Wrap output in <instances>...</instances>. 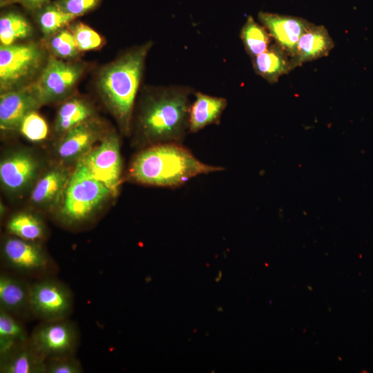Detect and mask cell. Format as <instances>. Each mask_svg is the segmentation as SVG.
Segmentation results:
<instances>
[{"label":"cell","instance_id":"23","mask_svg":"<svg viewBox=\"0 0 373 373\" xmlns=\"http://www.w3.org/2000/svg\"><path fill=\"white\" fill-rule=\"evenodd\" d=\"M93 109L84 100L70 99L59 108L55 124V131L64 135L71 128L90 119Z\"/></svg>","mask_w":373,"mask_h":373},{"label":"cell","instance_id":"24","mask_svg":"<svg viewBox=\"0 0 373 373\" xmlns=\"http://www.w3.org/2000/svg\"><path fill=\"white\" fill-rule=\"evenodd\" d=\"M240 38L247 53L254 57L265 52L270 46L271 36L267 30L249 16L240 31Z\"/></svg>","mask_w":373,"mask_h":373},{"label":"cell","instance_id":"26","mask_svg":"<svg viewBox=\"0 0 373 373\" xmlns=\"http://www.w3.org/2000/svg\"><path fill=\"white\" fill-rule=\"evenodd\" d=\"M41 8L38 20L41 31L46 37L55 35L76 18L61 10L54 3L46 4Z\"/></svg>","mask_w":373,"mask_h":373},{"label":"cell","instance_id":"10","mask_svg":"<svg viewBox=\"0 0 373 373\" xmlns=\"http://www.w3.org/2000/svg\"><path fill=\"white\" fill-rule=\"evenodd\" d=\"M80 162L91 175L108 186L115 195L122 171L119 141L115 133L105 136Z\"/></svg>","mask_w":373,"mask_h":373},{"label":"cell","instance_id":"27","mask_svg":"<svg viewBox=\"0 0 373 373\" xmlns=\"http://www.w3.org/2000/svg\"><path fill=\"white\" fill-rule=\"evenodd\" d=\"M18 131L29 141L39 142L47 137L48 126L45 119L33 111L26 115Z\"/></svg>","mask_w":373,"mask_h":373},{"label":"cell","instance_id":"28","mask_svg":"<svg viewBox=\"0 0 373 373\" xmlns=\"http://www.w3.org/2000/svg\"><path fill=\"white\" fill-rule=\"evenodd\" d=\"M50 48L55 57L63 59L74 57L79 51L71 31L64 28L51 38Z\"/></svg>","mask_w":373,"mask_h":373},{"label":"cell","instance_id":"4","mask_svg":"<svg viewBox=\"0 0 373 373\" xmlns=\"http://www.w3.org/2000/svg\"><path fill=\"white\" fill-rule=\"evenodd\" d=\"M113 192L77 162L72 171L57 211V218L67 227L90 220Z\"/></svg>","mask_w":373,"mask_h":373},{"label":"cell","instance_id":"21","mask_svg":"<svg viewBox=\"0 0 373 373\" xmlns=\"http://www.w3.org/2000/svg\"><path fill=\"white\" fill-rule=\"evenodd\" d=\"M7 234L26 240L41 242L47 236V227L43 219L30 211L12 215L6 222Z\"/></svg>","mask_w":373,"mask_h":373},{"label":"cell","instance_id":"17","mask_svg":"<svg viewBox=\"0 0 373 373\" xmlns=\"http://www.w3.org/2000/svg\"><path fill=\"white\" fill-rule=\"evenodd\" d=\"M251 59L255 73L270 84L296 68L293 57L276 42Z\"/></svg>","mask_w":373,"mask_h":373},{"label":"cell","instance_id":"32","mask_svg":"<svg viewBox=\"0 0 373 373\" xmlns=\"http://www.w3.org/2000/svg\"><path fill=\"white\" fill-rule=\"evenodd\" d=\"M50 0H3L1 4H8L10 3H18L26 8L31 10L40 9L47 4Z\"/></svg>","mask_w":373,"mask_h":373},{"label":"cell","instance_id":"5","mask_svg":"<svg viewBox=\"0 0 373 373\" xmlns=\"http://www.w3.org/2000/svg\"><path fill=\"white\" fill-rule=\"evenodd\" d=\"M1 265L4 270L34 280L55 276L59 269L41 242L9 234L1 241Z\"/></svg>","mask_w":373,"mask_h":373},{"label":"cell","instance_id":"3","mask_svg":"<svg viewBox=\"0 0 373 373\" xmlns=\"http://www.w3.org/2000/svg\"><path fill=\"white\" fill-rule=\"evenodd\" d=\"M151 46L149 42L130 50L104 68L99 76L100 91L126 132Z\"/></svg>","mask_w":373,"mask_h":373},{"label":"cell","instance_id":"18","mask_svg":"<svg viewBox=\"0 0 373 373\" xmlns=\"http://www.w3.org/2000/svg\"><path fill=\"white\" fill-rule=\"evenodd\" d=\"M334 43L323 26L312 24L299 39L294 57L296 67L302 64L327 56Z\"/></svg>","mask_w":373,"mask_h":373},{"label":"cell","instance_id":"13","mask_svg":"<svg viewBox=\"0 0 373 373\" xmlns=\"http://www.w3.org/2000/svg\"><path fill=\"white\" fill-rule=\"evenodd\" d=\"M40 106L31 86L1 93V130L18 131L26 115Z\"/></svg>","mask_w":373,"mask_h":373},{"label":"cell","instance_id":"15","mask_svg":"<svg viewBox=\"0 0 373 373\" xmlns=\"http://www.w3.org/2000/svg\"><path fill=\"white\" fill-rule=\"evenodd\" d=\"M100 135V126L91 119L71 128L57 146L59 158L64 162H77L93 148Z\"/></svg>","mask_w":373,"mask_h":373},{"label":"cell","instance_id":"19","mask_svg":"<svg viewBox=\"0 0 373 373\" xmlns=\"http://www.w3.org/2000/svg\"><path fill=\"white\" fill-rule=\"evenodd\" d=\"M189 113V133H197L211 124H220V118L227 102L223 97L194 93Z\"/></svg>","mask_w":373,"mask_h":373},{"label":"cell","instance_id":"7","mask_svg":"<svg viewBox=\"0 0 373 373\" xmlns=\"http://www.w3.org/2000/svg\"><path fill=\"white\" fill-rule=\"evenodd\" d=\"M73 307V291L55 276L32 281L30 309L34 318L40 321L68 318Z\"/></svg>","mask_w":373,"mask_h":373},{"label":"cell","instance_id":"31","mask_svg":"<svg viewBox=\"0 0 373 373\" xmlns=\"http://www.w3.org/2000/svg\"><path fill=\"white\" fill-rule=\"evenodd\" d=\"M101 0H57L54 3L65 13L75 17L93 9Z\"/></svg>","mask_w":373,"mask_h":373},{"label":"cell","instance_id":"22","mask_svg":"<svg viewBox=\"0 0 373 373\" xmlns=\"http://www.w3.org/2000/svg\"><path fill=\"white\" fill-rule=\"evenodd\" d=\"M23 321L0 309V357L29 342Z\"/></svg>","mask_w":373,"mask_h":373},{"label":"cell","instance_id":"11","mask_svg":"<svg viewBox=\"0 0 373 373\" xmlns=\"http://www.w3.org/2000/svg\"><path fill=\"white\" fill-rule=\"evenodd\" d=\"M39 171V163L30 153L23 150L10 153L0 163L1 186L12 194L24 192L32 184Z\"/></svg>","mask_w":373,"mask_h":373},{"label":"cell","instance_id":"12","mask_svg":"<svg viewBox=\"0 0 373 373\" xmlns=\"http://www.w3.org/2000/svg\"><path fill=\"white\" fill-rule=\"evenodd\" d=\"M32 281L2 269L0 273V309L24 321L34 318L30 309Z\"/></svg>","mask_w":373,"mask_h":373},{"label":"cell","instance_id":"20","mask_svg":"<svg viewBox=\"0 0 373 373\" xmlns=\"http://www.w3.org/2000/svg\"><path fill=\"white\" fill-rule=\"evenodd\" d=\"M1 373H45V360L29 342L0 357Z\"/></svg>","mask_w":373,"mask_h":373},{"label":"cell","instance_id":"25","mask_svg":"<svg viewBox=\"0 0 373 373\" xmlns=\"http://www.w3.org/2000/svg\"><path fill=\"white\" fill-rule=\"evenodd\" d=\"M32 28L26 19L16 12H8L0 18V42L2 46H10L16 41L28 37Z\"/></svg>","mask_w":373,"mask_h":373},{"label":"cell","instance_id":"16","mask_svg":"<svg viewBox=\"0 0 373 373\" xmlns=\"http://www.w3.org/2000/svg\"><path fill=\"white\" fill-rule=\"evenodd\" d=\"M71 173L70 170L62 166L53 167L46 171L32 190L30 201L33 205L46 210L57 207Z\"/></svg>","mask_w":373,"mask_h":373},{"label":"cell","instance_id":"30","mask_svg":"<svg viewBox=\"0 0 373 373\" xmlns=\"http://www.w3.org/2000/svg\"><path fill=\"white\" fill-rule=\"evenodd\" d=\"M84 368L75 356H66L45 361V373H82Z\"/></svg>","mask_w":373,"mask_h":373},{"label":"cell","instance_id":"9","mask_svg":"<svg viewBox=\"0 0 373 373\" xmlns=\"http://www.w3.org/2000/svg\"><path fill=\"white\" fill-rule=\"evenodd\" d=\"M78 64L49 57L37 80L31 86L41 105L64 99L73 90L82 73Z\"/></svg>","mask_w":373,"mask_h":373},{"label":"cell","instance_id":"1","mask_svg":"<svg viewBox=\"0 0 373 373\" xmlns=\"http://www.w3.org/2000/svg\"><path fill=\"white\" fill-rule=\"evenodd\" d=\"M223 170L201 162L182 143L169 142L149 146L136 154L128 177L141 184L176 188L199 175Z\"/></svg>","mask_w":373,"mask_h":373},{"label":"cell","instance_id":"6","mask_svg":"<svg viewBox=\"0 0 373 373\" xmlns=\"http://www.w3.org/2000/svg\"><path fill=\"white\" fill-rule=\"evenodd\" d=\"M79 343L78 326L69 318L40 321L29 338L30 345L45 361L76 355Z\"/></svg>","mask_w":373,"mask_h":373},{"label":"cell","instance_id":"2","mask_svg":"<svg viewBox=\"0 0 373 373\" xmlns=\"http://www.w3.org/2000/svg\"><path fill=\"white\" fill-rule=\"evenodd\" d=\"M192 88L169 86L156 88L144 98L138 116V131L151 145L182 143L189 133Z\"/></svg>","mask_w":373,"mask_h":373},{"label":"cell","instance_id":"29","mask_svg":"<svg viewBox=\"0 0 373 373\" xmlns=\"http://www.w3.org/2000/svg\"><path fill=\"white\" fill-rule=\"evenodd\" d=\"M70 30L79 51L96 49L102 44L101 36L84 23L78 22Z\"/></svg>","mask_w":373,"mask_h":373},{"label":"cell","instance_id":"8","mask_svg":"<svg viewBox=\"0 0 373 373\" xmlns=\"http://www.w3.org/2000/svg\"><path fill=\"white\" fill-rule=\"evenodd\" d=\"M44 57V51L35 44L1 45V93L21 88L40 68Z\"/></svg>","mask_w":373,"mask_h":373},{"label":"cell","instance_id":"14","mask_svg":"<svg viewBox=\"0 0 373 373\" xmlns=\"http://www.w3.org/2000/svg\"><path fill=\"white\" fill-rule=\"evenodd\" d=\"M258 17L276 42L293 58L299 39L312 24L303 18L266 12H260Z\"/></svg>","mask_w":373,"mask_h":373}]
</instances>
